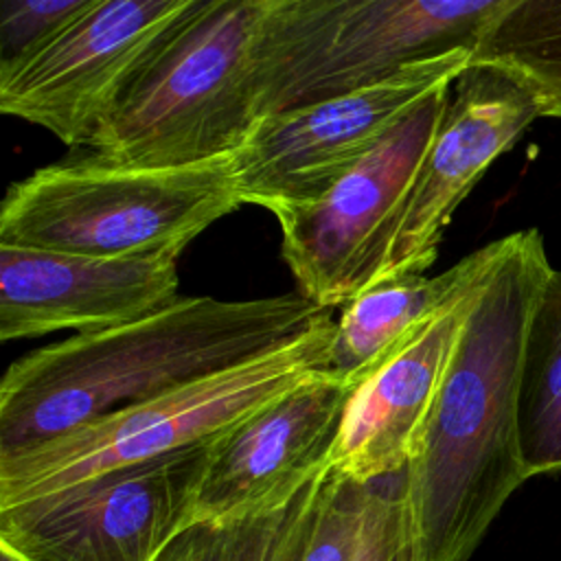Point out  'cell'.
Here are the masks:
<instances>
[{"instance_id":"obj_22","label":"cell","mask_w":561,"mask_h":561,"mask_svg":"<svg viewBox=\"0 0 561 561\" xmlns=\"http://www.w3.org/2000/svg\"><path fill=\"white\" fill-rule=\"evenodd\" d=\"M228 524H195L180 533L158 557V561H219L226 548Z\"/></svg>"},{"instance_id":"obj_16","label":"cell","mask_w":561,"mask_h":561,"mask_svg":"<svg viewBox=\"0 0 561 561\" xmlns=\"http://www.w3.org/2000/svg\"><path fill=\"white\" fill-rule=\"evenodd\" d=\"M517 421L528 478L561 473V270L554 267L526 331Z\"/></svg>"},{"instance_id":"obj_19","label":"cell","mask_w":561,"mask_h":561,"mask_svg":"<svg viewBox=\"0 0 561 561\" xmlns=\"http://www.w3.org/2000/svg\"><path fill=\"white\" fill-rule=\"evenodd\" d=\"M353 561H419L405 469L366 482Z\"/></svg>"},{"instance_id":"obj_12","label":"cell","mask_w":561,"mask_h":561,"mask_svg":"<svg viewBox=\"0 0 561 561\" xmlns=\"http://www.w3.org/2000/svg\"><path fill=\"white\" fill-rule=\"evenodd\" d=\"M537 118L535 92L504 66L469 64L454 79L401 208L381 280L423 274L436 261L460 202Z\"/></svg>"},{"instance_id":"obj_9","label":"cell","mask_w":561,"mask_h":561,"mask_svg":"<svg viewBox=\"0 0 561 561\" xmlns=\"http://www.w3.org/2000/svg\"><path fill=\"white\" fill-rule=\"evenodd\" d=\"M208 443L0 511V543L24 561H158L191 528Z\"/></svg>"},{"instance_id":"obj_14","label":"cell","mask_w":561,"mask_h":561,"mask_svg":"<svg viewBox=\"0 0 561 561\" xmlns=\"http://www.w3.org/2000/svg\"><path fill=\"white\" fill-rule=\"evenodd\" d=\"M480 283L353 390L331 454L333 471L370 482L408 467Z\"/></svg>"},{"instance_id":"obj_7","label":"cell","mask_w":561,"mask_h":561,"mask_svg":"<svg viewBox=\"0 0 561 561\" xmlns=\"http://www.w3.org/2000/svg\"><path fill=\"white\" fill-rule=\"evenodd\" d=\"M451 83L421 101L320 199L274 213L280 254L313 305H346L381 283L401 208Z\"/></svg>"},{"instance_id":"obj_20","label":"cell","mask_w":561,"mask_h":561,"mask_svg":"<svg viewBox=\"0 0 561 561\" xmlns=\"http://www.w3.org/2000/svg\"><path fill=\"white\" fill-rule=\"evenodd\" d=\"M366 482H355L329 467L316 506L313 528L302 561H353L364 508Z\"/></svg>"},{"instance_id":"obj_2","label":"cell","mask_w":561,"mask_h":561,"mask_svg":"<svg viewBox=\"0 0 561 561\" xmlns=\"http://www.w3.org/2000/svg\"><path fill=\"white\" fill-rule=\"evenodd\" d=\"M327 313L302 294L178 296L149 316L37 348L2 375L0 456L232 370L298 340Z\"/></svg>"},{"instance_id":"obj_15","label":"cell","mask_w":561,"mask_h":561,"mask_svg":"<svg viewBox=\"0 0 561 561\" xmlns=\"http://www.w3.org/2000/svg\"><path fill=\"white\" fill-rule=\"evenodd\" d=\"M502 243L500 237L473 250L438 276L410 274L364 289L344 305L335 322L327 370L357 388L467 296L493 267Z\"/></svg>"},{"instance_id":"obj_3","label":"cell","mask_w":561,"mask_h":561,"mask_svg":"<svg viewBox=\"0 0 561 561\" xmlns=\"http://www.w3.org/2000/svg\"><path fill=\"white\" fill-rule=\"evenodd\" d=\"M272 0H193L99 123L83 158L178 169L232 156L254 129L252 53Z\"/></svg>"},{"instance_id":"obj_11","label":"cell","mask_w":561,"mask_h":561,"mask_svg":"<svg viewBox=\"0 0 561 561\" xmlns=\"http://www.w3.org/2000/svg\"><path fill=\"white\" fill-rule=\"evenodd\" d=\"M353 390L320 370L213 438L191 526H226L278 508L320 478Z\"/></svg>"},{"instance_id":"obj_4","label":"cell","mask_w":561,"mask_h":561,"mask_svg":"<svg viewBox=\"0 0 561 561\" xmlns=\"http://www.w3.org/2000/svg\"><path fill=\"white\" fill-rule=\"evenodd\" d=\"M513 0H272L252 53L259 118L471 50Z\"/></svg>"},{"instance_id":"obj_5","label":"cell","mask_w":561,"mask_h":561,"mask_svg":"<svg viewBox=\"0 0 561 561\" xmlns=\"http://www.w3.org/2000/svg\"><path fill=\"white\" fill-rule=\"evenodd\" d=\"M232 156L178 169H129L88 158L13 182L0 208V245L94 259L188 245L241 206Z\"/></svg>"},{"instance_id":"obj_10","label":"cell","mask_w":561,"mask_h":561,"mask_svg":"<svg viewBox=\"0 0 561 561\" xmlns=\"http://www.w3.org/2000/svg\"><path fill=\"white\" fill-rule=\"evenodd\" d=\"M193 0H92L48 44L0 66V110L85 147L118 94Z\"/></svg>"},{"instance_id":"obj_1","label":"cell","mask_w":561,"mask_h":561,"mask_svg":"<svg viewBox=\"0 0 561 561\" xmlns=\"http://www.w3.org/2000/svg\"><path fill=\"white\" fill-rule=\"evenodd\" d=\"M405 467L419 561H469L528 480L519 445L526 331L552 270L539 228L502 237Z\"/></svg>"},{"instance_id":"obj_17","label":"cell","mask_w":561,"mask_h":561,"mask_svg":"<svg viewBox=\"0 0 561 561\" xmlns=\"http://www.w3.org/2000/svg\"><path fill=\"white\" fill-rule=\"evenodd\" d=\"M471 64H497L535 92L541 118L561 121V0H513L484 31Z\"/></svg>"},{"instance_id":"obj_21","label":"cell","mask_w":561,"mask_h":561,"mask_svg":"<svg viewBox=\"0 0 561 561\" xmlns=\"http://www.w3.org/2000/svg\"><path fill=\"white\" fill-rule=\"evenodd\" d=\"M90 4L92 0H2L0 66L15 64L48 44Z\"/></svg>"},{"instance_id":"obj_6","label":"cell","mask_w":561,"mask_h":561,"mask_svg":"<svg viewBox=\"0 0 561 561\" xmlns=\"http://www.w3.org/2000/svg\"><path fill=\"white\" fill-rule=\"evenodd\" d=\"M333 335L335 322L327 313L298 340L232 370L0 456V511L213 440L259 405L327 370Z\"/></svg>"},{"instance_id":"obj_8","label":"cell","mask_w":561,"mask_h":561,"mask_svg":"<svg viewBox=\"0 0 561 561\" xmlns=\"http://www.w3.org/2000/svg\"><path fill=\"white\" fill-rule=\"evenodd\" d=\"M469 64L471 50H454L414 61L370 88L259 118L232 153L241 202L274 215L320 199L401 118Z\"/></svg>"},{"instance_id":"obj_23","label":"cell","mask_w":561,"mask_h":561,"mask_svg":"<svg viewBox=\"0 0 561 561\" xmlns=\"http://www.w3.org/2000/svg\"><path fill=\"white\" fill-rule=\"evenodd\" d=\"M0 561H24L20 554H15L11 548L0 543Z\"/></svg>"},{"instance_id":"obj_13","label":"cell","mask_w":561,"mask_h":561,"mask_svg":"<svg viewBox=\"0 0 561 561\" xmlns=\"http://www.w3.org/2000/svg\"><path fill=\"white\" fill-rule=\"evenodd\" d=\"M184 248L94 259L0 245V340L88 333L149 316L178 298Z\"/></svg>"},{"instance_id":"obj_18","label":"cell","mask_w":561,"mask_h":561,"mask_svg":"<svg viewBox=\"0 0 561 561\" xmlns=\"http://www.w3.org/2000/svg\"><path fill=\"white\" fill-rule=\"evenodd\" d=\"M327 471L287 504L228 524L219 561H302Z\"/></svg>"}]
</instances>
